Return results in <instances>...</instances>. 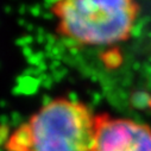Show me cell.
Returning a JSON list of instances; mask_svg holds the SVG:
<instances>
[{"mask_svg": "<svg viewBox=\"0 0 151 151\" xmlns=\"http://www.w3.org/2000/svg\"><path fill=\"white\" fill-rule=\"evenodd\" d=\"M95 116L76 99L49 100L14 129L6 151H93Z\"/></svg>", "mask_w": 151, "mask_h": 151, "instance_id": "obj_1", "label": "cell"}, {"mask_svg": "<svg viewBox=\"0 0 151 151\" xmlns=\"http://www.w3.org/2000/svg\"><path fill=\"white\" fill-rule=\"evenodd\" d=\"M51 12L65 41L104 47L129 38L139 9L136 0H58Z\"/></svg>", "mask_w": 151, "mask_h": 151, "instance_id": "obj_2", "label": "cell"}, {"mask_svg": "<svg viewBox=\"0 0 151 151\" xmlns=\"http://www.w3.org/2000/svg\"><path fill=\"white\" fill-rule=\"evenodd\" d=\"M93 151H151V129L130 119L98 114Z\"/></svg>", "mask_w": 151, "mask_h": 151, "instance_id": "obj_3", "label": "cell"}, {"mask_svg": "<svg viewBox=\"0 0 151 151\" xmlns=\"http://www.w3.org/2000/svg\"><path fill=\"white\" fill-rule=\"evenodd\" d=\"M10 134H11V132H10V127L7 124L0 125V149H1V146L5 147V144H6Z\"/></svg>", "mask_w": 151, "mask_h": 151, "instance_id": "obj_4", "label": "cell"}, {"mask_svg": "<svg viewBox=\"0 0 151 151\" xmlns=\"http://www.w3.org/2000/svg\"><path fill=\"white\" fill-rule=\"evenodd\" d=\"M23 49L24 48H27L31 43H32V37L31 36H23V37H20V38L18 40V42H17Z\"/></svg>", "mask_w": 151, "mask_h": 151, "instance_id": "obj_5", "label": "cell"}, {"mask_svg": "<svg viewBox=\"0 0 151 151\" xmlns=\"http://www.w3.org/2000/svg\"><path fill=\"white\" fill-rule=\"evenodd\" d=\"M42 10H41V7L38 6V5H35V6H32V7H30V12H31V14H33V16H40L42 12H41Z\"/></svg>", "mask_w": 151, "mask_h": 151, "instance_id": "obj_6", "label": "cell"}]
</instances>
